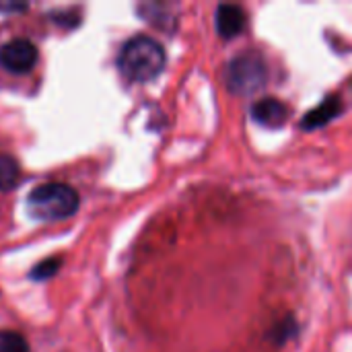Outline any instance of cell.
Segmentation results:
<instances>
[{"label":"cell","instance_id":"277c9868","mask_svg":"<svg viewBox=\"0 0 352 352\" xmlns=\"http://www.w3.org/2000/svg\"><path fill=\"white\" fill-rule=\"evenodd\" d=\"M39 60L37 47L29 39H10L0 47V66L14 74H25L35 68Z\"/></svg>","mask_w":352,"mask_h":352},{"label":"cell","instance_id":"5b68a950","mask_svg":"<svg viewBox=\"0 0 352 352\" xmlns=\"http://www.w3.org/2000/svg\"><path fill=\"white\" fill-rule=\"evenodd\" d=\"M217 31L223 39H233L237 37L245 25H248V16H245V10L237 4H221L217 8Z\"/></svg>","mask_w":352,"mask_h":352},{"label":"cell","instance_id":"8fae6325","mask_svg":"<svg viewBox=\"0 0 352 352\" xmlns=\"http://www.w3.org/2000/svg\"><path fill=\"white\" fill-rule=\"evenodd\" d=\"M25 8H27L25 2H0V12H19Z\"/></svg>","mask_w":352,"mask_h":352},{"label":"cell","instance_id":"52a82bcc","mask_svg":"<svg viewBox=\"0 0 352 352\" xmlns=\"http://www.w3.org/2000/svg\"><path fill=\"white\" fill-rule=\"evenodd\" d=\"M342 111V101H340V97H328L322 105H318L316 109H311L307 116H305V120L301 122V126L305 128V130H316V128H320V126H326L328 122H332L338 113Z\"/></svg>","mask_w":352,"mask_h":352},{"label":"cell","instance_id":"9c48e42d","mask_svg":"<svg viewBox=\"0 0 352 352\" xmlns=\"http://www.w3.org/2000/svg\"><path fill=\"white\" fill-rule=\"evenodd\" d=\"M0 352H31V349L19 332L2 330L0 332Z\"/></svg>","mask_w":352,"mask_h":352},{"label":"cell","instance_id":"ba28073f","mask_svg":"<svg viewBox=\"0 0 352 352\" xmlns=\"http://www.w3.org/2000/svg\"><path fill=\"white\" fill-rule=\"evenodd\" d=\"M21 179L19 163L10 155H0V192H10Z\"/></svg>","mask_w":352,"mask_h":352},{"label":"cell","instance_id":"30bf717a","mask_svg":"<svg viewBox=\"0 0 352 352\" xmlns=\"http://www.w3.org/2000/svg\"><path fill=\"white\" fill-rule=\"evenodd\" d=\"M58 270H60V260L58 258H50V260H43V262H39L33 270H31V278L33 280H47V278H52V276H56L58 274Z\"/></svg>","mask_w":352,"mask_h":352},{"label":"cell","instance_id":"7a4b0ae2","mask_svg":"<svg viewBox=\"0 0 352 352\" xmlns=\"http://www.w3.org/2000/svg\"><path fill=\"white\" fill-rule=\"evenodd\" d=\"M78 204L76 190L58 182L41 184L27 196V210L35 221H64L76 212Z\"/></svg>","mask_w":352,"mask_h":352},{"label":"cell","instance_id":"3957f363","mask_svg":"<svg viewBox=\"0 0 352 352\" xmlns=\"http://www.w3.org/2000/svg\"><path fill=\"white\" fill-rule=\"evenodd\" d=\"M266 78H268V70L264 60L252 52L235 56L225 68L227 89L241 97H250L258 93L266 85Z\"/></svg>","mask_w":352,"mask_h":352},{"label":"cell","instance_id":"6da1fadb","mask_svg":"<svg viewBox=\"0 0 352 352\" xmlns=\"http://www.w3.org/2000/svg\"><path fill=\"white\" fill-rule=\"evenodd\" d=\"M167 56L163 45L148 35H136L128 39L118 56L120 72L132 82H148L157 78L165 68Z\"/></svg>","mask_w":352,"mask_h":352},{"label":"cell","instance_id":"8992f818","mask_svg":"<svg viewBox=\"0 0 352 352\" xmlns=\"http://www.w3.org/2000/svg\"><path fill=\"white\" fill-rule=\"evenodd\" d=\"M252 118L266 128H280L287 118H289V109L283 101H278L276 97H266L254 103L252 107Z\"/></svg>","mask_w":352,"mask_h":352}]
</instances>
